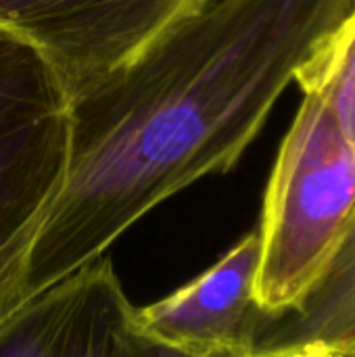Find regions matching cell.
Wrapping results in <instances>:
<instances>
[{
  "mask_svg": "<svg viewBox=\"0 0 355 357\" xmlns=\"http://www.w3.org/2000/svg\"><path fill=\"white\" fill-rule=\"evenodd\" d=\"M136 307L107 255L0 322V357H119Z\"/></svg>",
  "mask_w": 355,
  "mask_h": 357,
  "instance_id": "8992f818",
  "label": "cell"
},
{
  "mask_svg": "<svg viewBox=\"0 0 355 357\" xmlns=\"http://www.w3.org/2000/svg\"><path fill=\"white\" fill-rule=\"evenodd\" d=\"M209 0H0V29L38 48L77 96Z\"/></svg>",
  "mask_w": 355,
  "mask_h": 357,
  "instance_id": "277c9868",
  "label": "cell"
},
{
  "mask_svg": "<svg viewBox=\"0 0 355 357\" xmlns=\"http://www.w3.org/2000/svg\"><path fill=\"white\" fill-rule=\"evenodd\" d=\"M352 0H218L71 98L63 186L15 310L84 270L153 207L232 169Z\"/></svg>",
  "mask_w": 355,
  "mask_h": 357,
  "instance_id": "6da1fadb",
  "label": "cell"
},
{
  "mask_svg": "<svg viewBox=\"0 0 355 357\" xmlns=\"http://www.w3.org/2000/svg\"><path fill=\"white\" fill-rule=\"evenodd\" d=\"M303 96L318 100L355 149V0L295 75Z\"/></svg>",
  "mask_w": 355,
  "mask_h": 357,
  "instance_id": "ba28073f",
  "label": "cell"
},
{
  "mask_svg": "<svg viewBox=\"0 0 355 357\" xmlns=\"http://www.w3.org/2000/svg\"><path fill=\"white\" fill-rule=\"evenodd\" d=\"M71 96L25 40L0 29V322L65 178Z\"/></svg>",
  "mask_w": 355,
  "mask_h": 357,
  "instance_id": "3957f363",
  "label": "cell"
},
{
  "mask_svg": "<svg viewBox=\"0 0 355 357\" xmlns=\"http://www.w3.org/2000/svg\"><path fill=\"white\" fill-rule=\"evenodd\" d=\"M345 357H355V347H354V349H352V351H349V354H347V356H345Z\"/></svg>",
  "mask_w": 355,
  "mask_h": 357,
  "instance_id": "8fae6325",
  "label": "cell"
},
{
  "mask_svg": "<svg viewBox=\"0 0 355 357\" xmlns=\"http://www.w3.org/2000/svg\"><path fill=\"white\" fill-rule=\"evenodd\" d=\"M262 243L249 232L216 266L165 299L136 310L146 335L201 357H257L280 318L257 299Z\"/></svg>",
  "mask_w": 355,
  "mask_h": 357,
  "instance_id": "5b68a950",
  "label": "cell"
},
{
  "mask_svg": "<svg viewBox=\"0 0 355 357\" xmlns=\"http://www.w3.org/2000/svg\"><path fill=\"white\" fill-rule=\"evenodd\" d=\"M278 357H322L312 354V351H305V349H295V347H280V354Z\"/></svg>",
  "mask_w": 355,
  "mask_h": 357,
  "instance_id": "30bf717a",
  "label": "cell"
},
{
  "mask_svg": "<svg viewBox=\"0 0 355 357\" xmlns=\"http://www.w3.org/2000/svg\"><path fill=\"white\" fill-rule=\"evenodd\" d=\"M355 215V149L324 107L303 96L280 144L266 199L257 299L285 318L318 287Z\"/></svg>",
  "mask_w": 355,
  "mask_h": 357,
  "instance_id": "7a4b0ae2",
  "label": "cell"
},
{
  "mask_svg": "<svg viewBox=\"0 0 355 357\" xmlns=\"http://www.w3.org/2000/svg\"><path fill=\"white\" fill-rule=\"evenodd\" d=\"M266 349L295 347L345 357L355 347V215L318 287L297 312L280 318Z\"/></svg>",
  "mask_w": 355,
  "mask_h": 357,
  "instance_id": "52a82bcc",
  "label": "cell"
},
{
  "mask_svg": "<svg viewBox=\"0 0 355 357\" xmlns=\"http://www.w3.org/2000/svg\"><path fill=\"white\" fill-rule=\"evenodd\" d=\"M280 349H270V351H264L262 356L257 357H278ZM119 357H201L186 351V349H180L176 345H169V343H163L151 335H146L144 331L138 328L136 320H134V326L128 331L126 339H123V345H121V354Z\"/></svg>",
  "mask_w": 355,
  "mask_h": 357,
  "instance_id": "9c48e42d",
  "label": "cell"
}]
</instances>
